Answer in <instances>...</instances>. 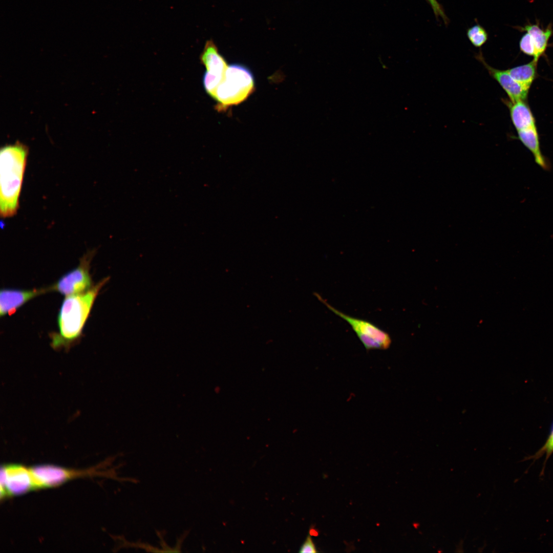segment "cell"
Instances as JSON below:
<instances>
[{
    "instance_id": "obj_1",
    "label": "cell",
    "mask_w": 553,
    "mask_h": 553,
    "mask_svg": "<svg viewBox=\"0 0 553 553\" xmlns=\"http://www.w3.org/2000/svg\"><path fill=\"white\" fill-rule=\"evenodd\" d=\"M109 280L105 278L86 291L66 296L58 315V332L51 335L54 349H68L79 338L95 299Z\"/></svg>"
},
{
    "instance_id": "obj_2",
    "label": "cell",
    "mask_w": 553,
    "mask_h": 553,
    "mask_svg": "<svg viewBox=\"0 0 553 553\" xmlns=\"http://www.w3.org/2000/svg\"><path fill=\"white\" fill-rule=\"evenodd\" d=\"M28 147L16 141L0 151V213L4 218L15 215L19 207Z\"/></svg>"
},
{
    "instance_id": "obj_3",
    "label": "cell",
    "mask_w": 553,
    "mask_h": 553,
    "mask_svg": "<svg viewBox=\"0 0 553 553\" xmlns=\"http://www.w3.org/2000/svg\"><path fill=\"white\" fill-rule=\"evenodd\" d=\"M254 87L253 74L247 67L239 64L229 65L216 91L217 110L225 111L244 101L254 92Z\"/></svg>"
},
{
    "instance_id": "obj_4",
    "label": "cell",
    "mask_w": 553,
    "mask_h": 553,
    "mask_svg": "<svg viewBox=\"0 0 553 553\" xmlns=\"http://www.w3.org/2000/svg\"><path fill=\"white\" fill-rule=\"evenodd\" d=\"M315 295L330 311L350 325L366 350H386L390 347L392 341L389 333L368 321L342 312L330 305L320 294L315 293Z\"/></svg>"
},
{
    "instance_id": "obj_5",
    "label": "cell",
    "mask_w": 553,
    "mask_h": 553,
    "mask_svg": "<svg viewBox=\"0 0 553 553\" xmlns=\"http://www.w3.org/2000/svg\"><path fill=\"white\" fill-rule=\"evenodd\" d=\"M94 251L84 255L79 265L62 276L57 282L50 286L51 291L68 296L86 291L92 287L89 272L90 263Z\"/></svg>"
},
{
    "instance_id": "obj_6",
    "label": "cell",
    "mask_w": 553,
    "mask_h": 553,
    "mask_svg": "<svg viewBox=\"0 0 553 553\" xmlns=\"http://www.w3.org/2000/svg\"><path fill=\"white\" fill-rule=\"evenodd\" d=\"M37 488L29 468L7 464L1 469V497L17 495Z\"/></svg>"
},
{
    "instance_id": "obj_7",
    "label": "cell",
    "mask_w": 553,
    "mask_h": 553,
    "mask_svg": "<svg viewBox=\"0 0 553 553\" xmlns=\"http://www.w3.org/2000/svg\"><path fill=\"white\" fill-rule=\"evenodd\" d=\"M37 488L58 485L79 476L95 475V470L78 471L51 465H40L29 468Z\"/></svg>"
},
{
    "instance_id": "obj_8",
    "label": "cell",
    "mask_w": 553,
    "mask_h": 553,
    "mask_svg": "<svg viewBox=\"0 0 553 553\" xmlns=\"http://www.w3.org/2000/svg\"><path fill=\"white\" fill-rule=\"evenodd\" d=\"M51 291L47 288L22 290L3 288L0 293V315H11L25 303L35 297Z\"/></svg>"
},
{
    "instance_id": "obj_9",
    "label": "cell",
    "mask_w": 553,
    "mask_h": 553,
    "mask_svg": "<svg viewBox=\"0 0 553 553\" xmlns=\"http://www.w3.org/2000/svg\"><path fill=\"white\" fill-rule=\"evenodd\" d=\"M477 58L482 62L490 75L505 91L511 102L526 100L529 90L515 80L506 70H500L491 67L487 64L482 55L479 54Z\"/></svg>"
},
{
    "instance_id": "obj_10",
    "label": "cell",
    "mask_w": 553,
    "mask_h": 553,
    "mask_svg": "<svg viewBox=\"0 0 553 553\" xmlns=\"http://www.w3.org/2000/svg\"><path fill=\"white\" fill-rule=\"evenodd\" d=\"M200 60L207 70L206 73L223 81L228 66L212 40L206 42Z\"/></svg>"
},
{
    "instance_id": "obj_11",
    "label": "cell",
    "mask_w": 553,
    "mask_h": 553,
    "mask_svg": "<svg viewBox=\"0 0 553 553\" xmlns=\"http://www.w3.org/2000/svg\"><path fill=\"white\" fill-rule=\"evenodd\" d=\"M512 121L517 131L536 127L532 112L524 100L507 102Z\"/></svg>"
},
{
    "instance_id": "obj_12",
    "label": "cell",
    "mask_w": 553,
    "mask_h": 553,
    "mask_svg": "<svg viewBox=\"0 0 553 553\" xmlns=\"http://www.w3.org/2000/svg\"><path fill=\"white\" fill-rule=\"evenodd\" d=\"M518 137L523 144L531 153L535 162L544 170H549L547 160L542 154L537 127L517 131Z\"/></svg>"
},
{
    "instance_id": "obj_13",
    "label": "cell",
    "mask_w": 553,
    "mask_h": 553,
    "mask_svg": "<svg viewBox=\"0 0 553 553\" xmlns=\"http://www.w3.org/2000/svg\"><path fill=\"white\" fill-rule=\"evenodd\" d=\"M521 31H526L531 36L534 44L536 52V59L544 54L548 45V41L552 35L553 31L551 26L549 25L545 29L539 27V24H527L524 27H519Z\"/></svg>"
},
{
    "instance_id": "obj_14",
    "label": "cell",
    "mask_w": 553,
    "mask_h": 553,
    "mask_svg": "<svg viewBox=\"0 0 553 553\" xmlns=\"http://www.w3.org/2000/svg\"><path fill=\"white\" fill-rule=\"evenodd\" d=\"M538 61L533 59L529 63L506 70L517 82L527 89L536 77Z\"/></svg>"
},
{
    "instance_id": "obj_15",
    "label": "cell",
    "mask_w": 553,
    "mask_h": 553,
    "mask_svg": "<svg viewBox=\"0 0 553 553\" xmlns=\"http://www.w3.org/2000/svg\"><path fill=\"white\" fill-rule=\"evenodd\" d=\"M553 453V422L550 428L549 434L544 444L533 455L529 456L524 459L530 460L533 459L534 461L539 459L542 457L544 455H545V461L544 462V465L541 471V475H542L544 473L545 464L547 461L550 457V456Z\"/></svg>"
},
{
    "instance_id": "obj_16",
    "label": "cell",
    "mask_w": 553,
    "mask_h": 553,
    "mask_svg": "<svg viewBox=\"0 0 553 553\" xmlns=\"http://www.w3.org/2000/svg\"><path fill=\"white\" fill-rule=\"evenodd\" d=\"M466 35L472 44L477 48L483 46L488 39L487 32L479 24L475 25L469 28Z\"/></svg>"
},
{
    "instance_id": "obj_17",
    "label": "cell",
    "mask_w": 553,
    "mask_h": 553,
    "mask_svg": "<svg viewBox=\"0 0 553 553\" xmlns=\"http://www.w3.org/2000/svg\"><path fill=\"white\" fill-rule=\"evenodd\" d=\"M519 47L520 50L523 53L533 56L534 59L538 61L536 59L537 52L532 38L527 32L524 34L520 39Z\"/></svg>"
},
{
    "instance_id": "obj_18",
    "label": "cell",
    "mask_w": 553,
    "mask_h": 553,
    "mask_svg": "<svg viewBox=\"0 0 553 553\" xmlns=\"http://www.w3.org/2000/svg\"><path fill=\"white\" fill-rule=\"evenodd\" d=\"M300 552H317L316 547L310 535H308L299 550Z\"/></svg>"
},
{
    "instance_id": "obj_19",
    "label": "cell",
    "mask_w": 553,
    "mask_h": 553,
    "mask_svg": "<svg viewBox=\"0 0 553 553\" xmlns=\"http://www.w3.org/2000/svg\"><path fill=\"white\" fill-rule=\"evenodd\" d=\"M427 1L428 2V3L431 5V7H432V9H433V10L434 11V13L435 15L436 16L441 17L443 19V21L445 23H446L447 21H448L447 17L445 15L444 12V11L443 10V9L441 7V6L439 4V3L437 1V0H427Z\"/></svg>"
}]
</instances>
